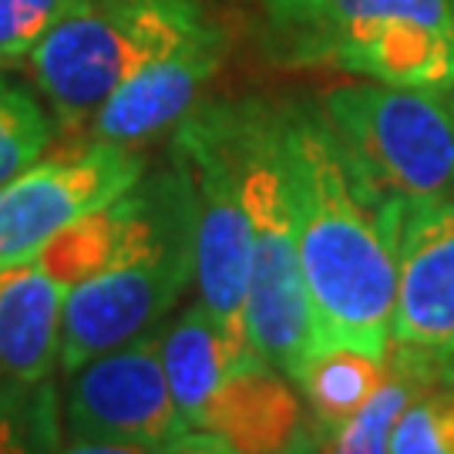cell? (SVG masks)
I'll use <instances>...</instances> for the list:
<instances>
[{
  "mask_svg": "<svg viewBox=\"0 0 454 454\" xmlns=\"http://www.w3.org/2000/svg\"><path fill=\"white\" fill-rule=\"evenodd\" d=\"M387 364H390V377L384 380V387L377 390L350 421L340 424V427L324 441V451H340V454L387 451L390 434H394L397 421L404 418L407 407L414 404L418 397H424L427 390L441 387L421 364H414V360L404 357V354L387 350Z\"/></svg>",
  "mask_w": 454,
  "mask_h": 454,
  "instance_id": "2e32d148",
  "label": "cell"
},
{
  "mask_svg": "<svg viewBox=\"0 0 454 454\" xmlns=\"http://www.w3.org/2000/svg\"><path fill=\"white\" fill-rule=\"evenodd\" d=\"M266 364L249 337L232 333L202 300L162 326V367L189 431L202 427L212 397L229 377Z\"/></svg>",
  "mask_w": 454,
  "mask_h": 454,
  "instance_id": "4fadbf2b",
  "label": "cell"
},
{
  "mask_svg": "<svg viewBox=\"0 0 454 454\" xmlns=\"http://www.w3.org/2000/svg\"><path fill=\"white\" fill-rule=\"evenodd\" d=\"M112 260L65 300L61 367L74 373L98 354L162 330L195 283V199L182 162L145 176Z\"/></svg>",
  "mask_w": 454,
  "mask_h": 454,
  "instance_id": "7a4b0ae2",
  "label": "cell"
},
{
  "mask_svg": "<svg viewBox=\"0 0 454 454\" xmlns=\"http://www.w3.org/2000/svg\"><path fill=\"white\" fill-rule=\"evenodd\" d=\"M387 377V357H371V354L340 350V347L320 350L296 377V390L303 394L309 414H313V438H330L384 387Z\"/></svg>",
  "mask_w": 454,
  "mask_h": 454,
  "instance_id": "9a60e30c",
  "label": "cell"
},
{
  "mask_svg": "<svg viewBox=\"0 0 454 454\" xmlns=\"http://www.w3.org/2000/svg\"><path fill=\"white\" fill-rule=\"evenodd\" d=\"M61 407L67 451H195L162 367V330L82 364Z\"/></svg>",
  "mask_w": 454,
  "mask_h": 454,
  "instance_id": "ba28073f",
  "label": "cell"
},
{
  "mask_svg": "<svg viewBox=\"0 0 454 454\" xmlns=\"http://www.w3.org/2000/svg\"><path fill=\"white\" fill-rule=\"evenodd\" d=\"M236 44V31L226 20L209 17L179 44L138 67L129 82H121L91 114V138L114 145L138 148L176 131L185 114L199 105L212 78L226 67Z\"/></svg>",
  "mask_w": 454,
  "mask_h": 454,
  "instance_id": "8fae6325",
  "label": "cell"
},
{
  "mask_svg": "<svg viewBox=\"0 0 454 454\" xmlns=\"http://www.w3.org/2000/svg\"><path fill=\"white\" fill-rule=\"evenodd\" d=\"M67 286L44 262L0 270V377L44 384L61 364V320Z\"/></svg>",
  "mask_w": 454,
  "mask_h": 454,
  "instance_id": "7c38bea8",
  "label": "cell"
},
{
  "mask_svg": "<svg viewBox=\"0 0 454 454\" xmlns=\"http://www.w3.org/2000/svg\"><path fill=\"white\" fill-rule=\"evenodd\" d=\"M279 159L320 350L387 357L404 209L367 179L317 101L279 108Z\"/></svg>",
  "mask_w": 454,
  "mask_h": 454,
  "instance_id": "6da1fadb",
  "label": "cell"
},
{
  "mask_svg": "<svg viewBox=\"0 0 454 454\" xmlns=\"http://www.w3.org/2000/svg\"><path fill=\"white\" fill-rule=\"evenodd\" d=\"M394 454H454V384L427 390L404 411L390 434Z\"/></svg>",
  "mask_w": 454,
  "mask_h": 454,
  "instance_id": "d6986e66",
  "label": "cell"
},
{
  "mask_svg": "<svg viewBox=\"0 0 454 454\" xmlns=\"http://www.w3.org/2000/svg\"><path fill=\"white\" fill-rule=\"evenodd\" d=\"M199 431L209 434L219 451L293 448L290 441L300 438V407L290 390L276 380L273 367L256 364L219 387Z\"/></svg>",
  "mask_w": 454,
  "mask_h": 454,
  "instance_id": "5bb4252c",
  "label": "cell"
},
{
  "mask_svg": "<svg viewBox=\"0 0 454 454\" xmlns=\"http://www.w3.org/2000/svg\"><path fill=\"white\" fill-rule=\"evenodd\" d=\"M260 44L276 67L454 91L451 0H260Z\"/></svg>",
  "mask_w": 454,
  "mask_h": 454,
  "instance_id": "3957f363",
  "label": "cell"
},
{
  "mask_svg": "<svg viewBox=\"0 0 454 454\" xmlns=\"http://www.w3.org/2000/svg\"><path fill=\"white\" fill-rule=\"evenodd\" d=\"M246 209H249V273H246V330L260 357L290 377L320 354L309 307L290 192L279 159V108L246 98Z\"/></svg>",
  "mask_w": 454,
  "mask_h": 454,
  "instance_id": "277c9868",
  "label": "cell"
},
{
  "mask_svg": "<svg viewBox=\"0 0 454 454\" xmlns=\"http://www.w3.org/2000/svg\"><path fill=\"white\" fill-rule=\"evenodd\" d=\"M142 152L91 138L41 155L0 185V270L34 260L65 226L84 219L145 179Z\"/></svg>",
  "mask_w": 454,
  "mask_h": 454,
  "instance_id": "9c48e42d",
  "label": "cell"
},
{
  "mask_svg": "<svg viewBox=\"0 0 454 454\" xmlns=\"http://www.w3.org/2000/svg\"><path fill=\"white\" fill-rule=\"evenodd\" d=\"M202 0H82L27 54L65 125H84L121 82L209 20Z\"/></svg>",
  "mask_w": 454,
  "mask_h": 454,
  "instance_id": "5b68a950",
  "label": "cell"
},
{
  "mask_svg": "<svg viewBox=\"0 0 454 454\" xmlns=\"http://www.w3.org/2000/svg\"><path fill=\"white\" fill-rule=\"evenodd\" d=\"M317 108L394 206L454 199V91L364 78L326 88Z\"/></svg>",
  "mask_w": 454,
  "mask_h": 454,
  "instance_id": "8992f818",
  "label": "cell"
},
{
  "mask_svg": "<svg viewBox=\"0 0 454 454\" xmlns=\"http://www.w3.org/2000/svg\"><path fill=\"white\" fill-rule=\"evenodd\" d=\"M451 7H454V0H451Z\"/></svg>",
  "mask_w": 454,
  "mask_h": 454,
  "instance_id": "44dd1931",
  "label": "cell"
},
{
  "mask_svg": "<svg viewBox=\"0 0 454 454\" xmlns=\"http://www.w3.org/2000/svg\"><path fill=\"white\" fill-rule=\"evenodd\" d=\"M82 0H0V67L27 61Z\"/></svg>",
  "mask_w": 454,
  "mask_h": 454,
  "instance_id": "ffe728a7",
  "label": "cell"
},
{
  "mask_svg": "<svg viewBox=\"0 0 454 454\" xmlns=\"http://www.w3.org/2000/svg\"><path fill=\"white\" fill-rule=\"evenodd\" d=\"M51 138L54 125L37 95L0 74V185L37 162Z\"/></svg>",
  "mask_w": 454,
  "mask_h": 454,
  "instance_id": "ac0fdd59",
  "label": "cell"
},
{
  "mask_svg": "<svg viewBox=\"0 0 454 454\" xmlns=\"http://www.w3.org/2000/svg\"><path fill=\"white\" fill-rule=\"evenodd\" d=\"M390 350L454 384V199L401 215Z\"/></svg>",
  "mask_w": 454,
  "mask_h": 454,
  "instance_id": "30bf717a",
  "label": "cell"
},
{
  "mask_svg": "<svg viewBox=\"0 0 454 454\" xmlns=\"http://www.w3.org/2000/svg\"><path fill=\"white\" fill-rule=\"evenodd\" d=\"M246 101L195 105L176 125L172 155L195 199V286L223 324L246 330L249 209H246ZM253 340V337H249Z\"/></svg>",
  "mask_w": 454,
  "mask_h": 454,
  "instance_id": "52a82bcc",
  "label": "cell"
},
{
  "mask_svg": "<svg viewBox=\"0 0 454 454\" xmlns=\"http://www.w3.org/2000/svg\"><path fill=\"white\" fill-rule=\"evenodd\" d=\"M65 407L51 380L14 384L0 377V454L61 451Z\"/></svg>",
  "mask_w": 454,
  "mask_h": 454,
  "instance_id": "e0dca14e",
  "label": "cell"
}]
</instances>
